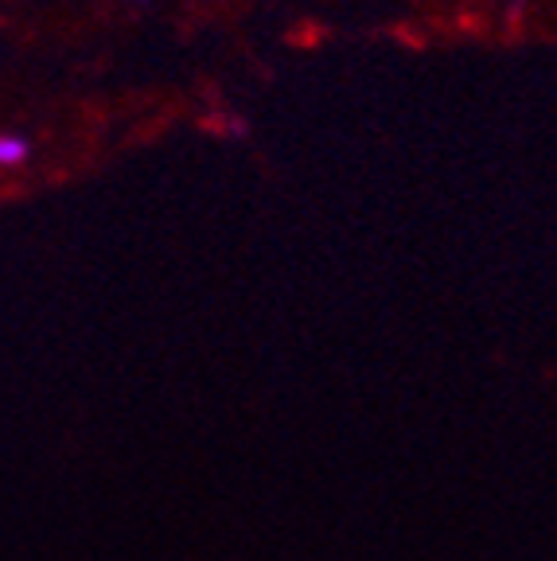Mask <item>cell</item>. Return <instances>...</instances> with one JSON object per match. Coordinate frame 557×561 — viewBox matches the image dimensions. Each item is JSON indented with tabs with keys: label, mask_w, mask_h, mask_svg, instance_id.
Segmentation results:
<instances>
[{
	"label": "cell",
	"mask_w": 557,
	"mask_h": 561,
	"mask_svg": "<svg viewBox=\"0 0 557 561\" xmlns=\"http://www.w3.org/2000/svg\"><path fill=\"white\" fill-rule=\"evenodd\" d=\"M27 157H32V145L20 133H0V168H16Z\"/></svg>",
	"instance_id": "cell-1"
}]
</instances>
